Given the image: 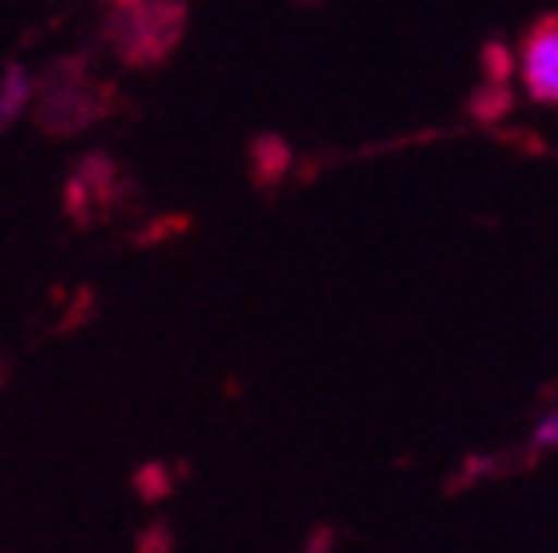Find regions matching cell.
<instances>
[{
    "label": "cell",
    "instance_id": "obj_2",
    "mask_svg": "<svg viewBox=\"0 0 558 553\" xmlns=\"http://www.w3.org/2000/svg\"><path fill=\"white\" fill-rule=\"evenodd\" d=\"M28 96V84H24V75L21 72H12L9 75V87H4V103H0V123H4V119H12V111H16V107H21V99Z\"/></svg>",
    "mask_w": 558,
    "mask_h": 553
},
{
    "label": "cell",
    "instance_id": "obj_1",
    "mask_svg": "<svg viewBox=\"0 0 558 553\" xmlns=\"http://www.w3.org/2000/svg\"><path fill=\"white\" fill-rule=\"evenodd\" d=\"M523 84L538 103H558V16L535 24L523 44Z\"/></svg>",
    "mask_w": 558,
    "mask_h": 553
},
{
    "label": "cell",
    "instance_id": "obj_3",
    "mask_svg": "<svg viewBox=\"0 0 558 553\" xmlns=\"http://www.w3.org/2000/svg\"><path fill=\"white\" fill-rule=\"evenodd\" d=\"M535 447H558V415H547L535 431Z\"/></svg>",
    "mask_w": 558,
    "mask_h": 553
}]
</instances>
